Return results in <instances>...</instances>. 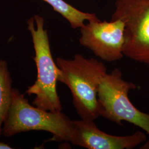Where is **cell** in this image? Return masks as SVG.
<instances>
[{
	"label": "cell",
	"instance_id": "6da1fadb",
	"mask_svg": "<svg viewBox=\"0 0 149 149\" xmlns=\"http://www.w3.org/2000/svg\"><path fill=\"white\" fill-rule=\"evenodd\" d=\"M56 64L58 81L69 88L74 108L81 119L94 121L100 117L97 91L102 76L107 71L104 65L81 54L74 55L71 60L57 58Z\"/></svg>",
	"mask_w": 149,
	"mask_h": 149
},
{
	"label": "cell",
	"instance_id": "7a4b0ae2",
	"mask_svg": "<svg viewBox=\"0 0 149 149\" xmlns=\"http://www.w3.org/2000/svg\"><path fill=\"white\" fill-rule=\"evenodd\" d=\"M30 131L52 134L53 140L71 143L74 132V120L62 112H51L31 104L24 95L13 89L11 108L3 123L2 135L12 137Z\"/></svg>",
	"mask_w": 149,
	"mask_h": 149
},
{
	"label": "cell",
	"instance_id": "3957f363",
	"mask_svg": "<svg viewBox=\"0 0 149 149\" xmlns=\"http://www.w3.org/2000/svg\"><path fill=\"white\" fill-rule=\"evenodd\" d=\"M27 24L35 52L33 60L37 66V77L26 93L28 96H35L32 103L34 106L47 111L62 112L63 106L56 89L58 68L52 56L48 31L44 28V20L42 17L35 15Z\"/></svg>",
	"mask_w": 149,
	"mask_h": 149
},
{
	"label": "cell",
	"instance_id": "277c9868",
	"mask_svg": "<svg viewBox=\"0 0 149 149\" xmlns=\"http://www.w3.org/2000/svg\"><path fill=\"white\" fill-rule=\"evenodd\" d=\"M122 71L115 69L104 74L98 87L100 117L122 125L126 121L143 129L149 135V114L138 109L130 102L129 92L138 86L122 79Z\"/></svg>",
	"mask_w": 149,
	"mask_h": 149
},
{
	"label": "cell",
	"instance_id": "5b68a950",
	"mask_svg": "<svg viewBox=\"0 0 149 149\" xmlns=\"http://www.w3.org/2000/svg\"><path fill=\"white\" fill-rule=\"evenodd\" d=\"M111 20L124 24V55L149 64V0H116Z\"/></svg>",
	"mask_w": 149,
	"mask_h": 149
},
{
	"label": "cell",
	"instance_id": "8992f818",
	"mask_svg": "<svg viewBox=\"0 0 149 149\" xmlns=\"http://www.w3.org/2000/svg\"><path fill=\"white\" fill-rule=\"evenodd\" d=\"M79 42L96 56L113 62L124 56V24L120 19L89 22L80 28Z\"/></svg>",
	"mask_w": 149,
	"mask_h": 149
},
{
	"label": "cell",
	"instance_id": "52a82bcc",
	"mask_svg": "<svg viewBox=\"0 0 149 149\" xmlns=\"http://www.w3.org/2000/svg\"><path fill=\"white\" fill-rule=\"evenodd\" d=\"M74 132L71 144L88 149H133L146 140L141 131L126 136L106 133L92 120H74Z\"/></svg>",
	"mask_w": 149,
	"mask_h": 149
},
{
	"label": "cell",
	"instance_id": "ba28073f",
	"mask_svg": "<svg viewBox=\"0 0 149 149\" xmlns=\"http://www.w3.org/2000/svg\"><path fill=\"white\" fill-rule=\"evenodd\" d=\"M13 81L8 63L0 60V138L3 123L11 108L13 95Z\"/></svg>",
	"mask_w": 149,
	"mask_h": 149
},
{
	"label": "cell",
	"instance_id": "9c48e42d",
	"mask_svg": "<svg viewBox=\"0 0 149 149\" xmlns=\"http://www.w3.org/2000/svg\"><path fill=\"white\" fill-rule=\"evenodd\" d=\"M51 6L54 10L60 13L67 19L73 29L81 28L84 22L96 21L100 19L95 13H86L77 10L65 2L64 0H43Z\"/></svg>",
	"mask_w": 149,
	"mask_h": 149
},
{
	"label": "cell",
	"instance_id": "30bf717a",
	"mask_svg": "<svg viewBox=\"0 0 149 149\" xmlns=\"http://www.w3.org/2000/svg\"><path fill=\"white\" fill-rule=\"evenodd\" d=\"M13 148H12L10 145L6 144L3 142L0 141V149H12Z\"/></svg>",
	"mask_w": 149,
	"mask_h": 149
},
{
	"label": "cell",
	"instance_id": "8fae6325",
	"mask_svg": "<svg viewBox=\"0 0 149 149\" xmlns=\"http://www.w3.org/2000/svg\"><path fill=\"white\" fill-rule=\"evenodd\" d=\"M140 149H149V139L146 140L144 144L140 148Z\"/></svg>",
	"mask_w": 149,
	"mask_h": 149
}]
</instances>
